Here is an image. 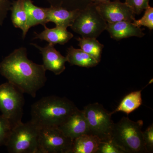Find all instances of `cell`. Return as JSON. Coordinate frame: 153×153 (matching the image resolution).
Segmentation results:
<instances>
[{"label": "cell", "mask_w": 153, "mask_h": 153, "mask_svg": "<svg viewBox=\"0 0 153 153\" xmlns=\"http://www.w3.org/2000/svg\"><path fill=\"white\" fill-rule=\"evenodd\" d=\"M40 128L30 121L20 123L12 128L6 146L9 153H41L39 147Z\"/></svg>", "instance_id": "obj_4"}, {"label": "cell", "mask_w": 153, "mask_h": 153, "mask_svg": "<svg viewBox=\"0 0 153 153\" xmlns=\"http://www.w3.org/2000/svg\"><path fill=\"white\" fill-rule=\"evenodd\" d=\"M150 0H125V3L135 15H139L149 6Z\"/></svg>", "instance_id": "obj_24"}, {"label": "cell", "mask_w": 153, "mask_h": 153, "mask_svg": "<svg viewBox=\"0 0 153 153\" xmlns=\"http://www.w3.org/2000/svg\"><path fill=\"white\" fill-rule=\"evenodd\" d=\"M135 26L139 28L141 26L147 27L150 30L153 29V8L150 6L145 10L144 15L139 20H134L132 22Z\"/></svg>", "instance_id": "obj_23"}, {"label": "cell", "mask_w": 153, "mask_h": 153, "mask_svg": "<svg viewBox=\"0 0 153 153\" xmlns=\"http://www.w3.org/2000/svg\"><path fill=\"white\" fill-rule=\"evenodd\" d=\"M51 6L61 7L69 10H82L92 0H49Z\"/></svg>", "instance_id": "obj_21"}, {"label": "cell", "mask_w": 153, "mask_h": 153, "mask_svg": "<svg viewBox=\"0 0 153 153\" xmlns=\"http://www.w3.org/2000/svg\"><path fill=\"white\" fill-rule=\"evenodd\" d=\"M97 153H124L111 140L101 141Z\"/></svg>", "instance_id": "obj_25"}, {"label": "cell", "mask_w": 153, "mask_h": 153, "mask_svg": "<svg viewBox=\"0 0 153 153\" xmlns=\"http://www.w3.org/2000/svg\"><path fill=\"white\" fill-rule=\"evenodd\" d=\"M11 20L14 27L22 31V38L25 39L29 31L27 14L25 7V0H17L10 8Z\"/></svg>", "instance_id": "obj_16"}, {"label": "cell", "mask_w": 153, "mask_h": 153, "mask_svg": "<svg viewBox=\"0 0 153 153\" xmlns=\"http://www.w3.org/2000/svg\"><path fill=\"white\" fill-rule=\"evenodd\" d=\"M67 62L71 66L91 68L97 66L98 62L81 49H75L71 46L67 50Z\"/></svg>", "instance_id": "obj_17"}, {"label": "cell", "mask_w": 153, "mask_h": 153, "mask_svg": "<svg viewBox=\"0 0 153 153\" xmlns=\"http://www.w3.org/2000/svg\"><path fill=\"white\" fill-rule=\"evenodd\" d=\"M96 7L106 23H113L123 21L132 22L135 19V15L131 9L120 0L97 4Z\"/></svg>", "instance_id": "obj_9"}, {"label": "cell", "mask_w": 153, "mask_h": 153, "mask_svg": "<svg viewBox=\"0 0 153 153\" xmlns=\"http://www.w3.org/2000/svg\"><path fill=\"white\" fill-rule=\"evenodd\" d=\"M110 1V0H92L91 2L97 4H101V3L107 2Z\"/></svg>", "instance_id": "obj_28"}, {"label": "cell", "mask_w": 153, "mask_h": 153, "mask_svg": "<svg viewBox=\"0 0 153 153\" xmlns=\"http://www.w3.org/2000/svg\"><path fill=\"white\" fill-rule=\"evenodd\" d=\"M24 94L9 82L0 85V111L13 128L22 122L25 102Z\"/></svg>", "instance_id": "obj_5"}, {"label": "cell", "mask_w": 153, "mask_h": 153, "mask_svg": "<svg viewBox=\"0 0 153 153\" xmlns=\"http://www.w3.org/2000/svg\"><path fill=\"white\" fill-rule=\"evenodd\" d=\"M30 44L40 51L43 57V65L46 70L52 71L55 75L63 73L66 69L65 63L67 62V58L57 51L54 45L49 44L43 47L34 43Z\"/></svg>", "instance_id": "obj_10"}, {"label": "cell", "mask_w": 153, "mask_h": 153, "mask_svg": "<svg viewBox=\"0 0 153 153\" xmlns=\"http://www.w3.org/2000/svg\"><path fill=\"white\" fill-rule=\"evenodd\" d=\"M153 82V79H150V81H149V82H148V84H147V85H146V86H145V87H146V86H147V85H150V84H152V83Z\"/></svg>", "instance_id": "obj_29"}, {"label": "cell", "mask_w": 153, "mask_h": 153, "mask_svg": "<svg viewBox=\"0 0 153 153\" xmlns=\"http://www.w3.org/2000/svg\"><path fill=\"white\" fill-rule=\"evenodd\" d=\"M79 46L85 53L93 57L99 63L101 61L102 53L104 45L96 38H77Z\"/></svg>", "instance_id": "obj_20"}, {"label": "cell", "mask_w": 153, "mask_h": 153, "mask_svg": "<svg viewBox=\"0 0 153 153\" xmlns=\"http://www.w3.org/2000/svg\"><path fill=\"white\" fill-rule=\"evenodd\" d=\"M77 108L72 101L66 97H45L32 105L30 121L40 128L58 127Z\"/></svg>", "instance_id": "obj_2"}, {"label": "cell", "mask_w": 153, "mask_h": 153, "mask_svg": "<svg viewBox=\"0 0 153 153\" xmlns=\"http://www.w3.org/2000/svg\"><path fill=\"white\" fill-rule=\"evenodd\" d=\"M80 10H69L61 7L51 6L47 8L48 22L55 23L57 27L66 28L71 27Z\"/></svg>", "instance_id": "obj_13"}, {"label": "cell", "mask_w": 153, "mask_h": 153, "mask_svg": "<svg viewBox=\"0 0 153 153\" xmlns=\"http://www.w3.org/2000/svg\"><path fill=\"white\" fill-rule=\"evenodd\" d=\"M106 30L111 37L117 41L131 37L142 38L145 34L144 29L138 27L128 21H121L113 23H107Z\"/></svg>", "instance_id": "obj_12"}, {"label": "cell", "mask_w": 153, "mask_h": 153, "mask_svg": "<svg viewBox=\"0 0 153 153\" xmlns=\"http://www.w3.org/2000/svg\"><path fill=\"white\" fill-rule=\"evenodd\" d=\"M101 141L91 134L82 135L73 140L70 153H97Z\"/></svg>", "instance_id": "obj_15"}, {"label": "cell", "mask_w": 153, "mask_h": 153, "mask_svg": "<svg viewBox=\"0 0 153 153\" xmlns=\"http://www.w3.org/2000/svg\"><path fill=\"white\" fill-rule=\"evenodd\" d=\"M87 120L90 134L98 137L101 141L111 140L114 126L111 119L112 114L98 102L91 103L83 110Z\"/></svg>", "instance_id": "obj_7"}, {"label": "cell", "mask_w": 153, "mask_h": 153, "mask_svg": "<svg viewBox=\"0 0 153 153\" xmlns=\"http://www.w3.org/2000/svg\"><path fill=\"white\" fill-rule=\"evenodd\" d=\"M10 8L9 0H0V26H2Z\"/></svg>", "instance_id": "obj_27"}, {"label": "cell", "mask_w": 153, "mask_h": 153, "mask_svg": "<svg viewBox=\"0 0 153 153\" xmlns=\"http://www.w3.org/2000/svg\"><path fill=\"white\" fill-rule=\"evenodd\" d=\"M143 138L147 153L153 152V125L149 126L144 131H143Z\"/></svg>", "instance_id": "obj_26"}, {"label": "cell", "mask_w": 153, "mask_h": 153, "mask_svg": "<svg viewBox=\"0 0 153 153\" xmlns=\"http://www.w3.org/2000/svg\"><path fill=\"white\" fill-rule=\"evenodd\" d=\"M58 128L72 140L82 135L91 134L84 113L78 108Z\"/></svg>", "instance_id": "obj_11"}, {"label": "cell", "mask_w": 153, "mask_h": 153, "mask_svg": "<svg viewBox=\"0 0 153 153\" xmlns=\"http://www.w3.org/2000/svg\"><path fill=\"white\" fill-rule=\"evenodd\" d=\"M27 55L25 47L14 50L0 63V73L23 93L35 97L45 85L47 70L43 64L34 63Z\"/></svg>", "instance_id": "obj_1"}, {"label": "cell", "mask_w": 153, "mask_h": 153, "mask_svg": "<svg viewBox=\"0 0 153 153\" xmlns=\"http://www.w3.org/2000/svg\"><path fill=\"white\" fill-rule=\"evenodd\" d=\"M44 30L41 33L34 32V39H39L47 41L49 44L54 45L57 44L64 45L73 38V34L68 32L66 28L57 27L48 28L46 25L44 26Z\"/></svg>", "instance_id": "obj_14"}, {"label": "cell", "mask_w": 153, "mask_h": 153, "mask_svg": "<svg viewBox=\"0 0 153 153\" xmlns=\"http://www.w3.org/2000/svg\"><path fill=\"white\" fill-rule=\"evenodd\" d=\"M73 140L57 127L40 128L39 144L41 153H70Z\"/></svg>", "instance_id": "obj_8"}, {"label": "cell", "mask_w": 153, "mask_h": 153, "mask_svg": "<svg viewBox=\"0 0 153 153\" xmlns=\"http://www.w3.org/2000/svg\"><path fill=\"white\" fill-rule=\"evenodd\" d=\"M107 23L99 13L96 4L91 2L80 10L71 29L83 38H97L106 30Z\"/></svg>", "instance_id": "obj_6"}, {"label": "cell", "mask_w": 153, "mask_h": 153, "mask_svg": "<svg viewBox=\"0 0 153 153\" xmlns=\"http://www.w3.org/2000/svg\"><path fill=\"white\" fill-rule=\"evenodd\" d=\"M142 120L134 121L123 117L114 124L111 140L124 153H147L142 131Z\"/></svg>", "instance_id": "obj_3"}, {"label": "cell", "mask_w": 153, "mask_h": 153, "mask_svg": "<svg viewBox=\"0 0 153 153\" xmlns=\"http://www.w3.org/2000/svg\"><path fill=\"white\" fill-rule=\"evenodd\" d=\"M25 7L27 14L28 27L38 25L45 26L48 23L47 20V8L35 6L32 0H25Z\"/></svg>", "instance_id": "obj_18"}, {"label": "cell", "mask_w": 153, "mask_h": 153, "mask_svg": "<svg viewBox=\"0 0 153 153\" xmlns=\"http://www.w3.org/2000/svg\"><path fill=\"white\" fill-rule=\"evenodd\" d=\"M142 91H136L124 97L116 108L111 112L112 114L118 112H123L128 115L142 104Z\"/></svg>", "instance_id": "obj_19"}, {"label": "cell", "mask_w": 153, "mask_h": 153, "mask_svg": "<svg viewBox=\"0 0 153 153\" xmlns=\"http://www.w3.org/2000/svg\"><path fill=\"white\" fill-rule=\"evenodd\" d=\"M12 128L13 127L10 122L0 115V147L7 144Z\"/></svg>", "instance_id": "obj_22"}]
</instances>
